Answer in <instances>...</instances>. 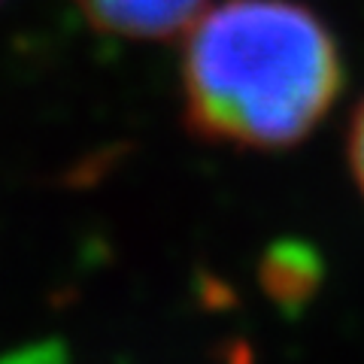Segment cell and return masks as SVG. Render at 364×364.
Listing matches in <instances>:
<instances>
[{"label":"cell","instance_id":"obj_1","mask_svg":"<svg viewBox=\"0 0 364 364\" xmlns=\"http://www.w3.org/2000/svg\"><path fill=\"white\" fill-rule=\"evenodd\" d=\"M343 91L328 21L298 0H225L191 21L182 46V119L207 143L289 149Z\"/></svg>","mask_w":364,"mask_h":364},{"label":"cell","instance_id":"obj_2","mask_svg":"<svg viewBox=\"0 0 364 364\" xmlns=\"http://www.w3.org/2000/svg\"><path fill=\"white\" fill-rule=\"evenodd\" d=\"M88 25L112 37L167 40L188 31L207 0H73Z\"/></svg>","mask_w":364,"mask_h":364},{"label":"cell","instance_id":"obj_3","mask_svg":"<svg viewBox=\"0 0 364 364\" xmlns=\"http://www.w3.org/2000/svg\"><path fill=\"white\" fill-rule=\"evenodd\" d=\"M325 277V261L318 249L298 237H286L264 249L258 264V282L267 298L286 313H298L306 306Z\"/></svg>","mask_w":364,"mask_h":364},{"label":"cell","instance_id":"obj_4","mask_svg":"<svg viewBox=\"0 0 364 364\" xmlns=\"http://www.w3.org/2000/svg\"><path fill=\"white\" fill-rule=\"evenodd\" d=\"M0 364H70V355L61 340H40V343L4 352Z\"/></svg>","mask_w":364,"mask_h":364},{"label":"cell","instance_id":"obj_5","mask_svg":"<svg viewBox=\"0 0 364 364\" xmlns=\"http://www.w3.org/2000/svg\"><path fill=\"white\" fill-rule=\"evenodd\" d=\"M349 167L364 195V100L352 112V124H349Z\"/></svg>","mask_w":364,"mask_h":364}]
</instances>
